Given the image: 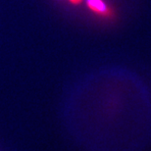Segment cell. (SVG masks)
<instances>
[{"label":"cell","mask_w":151,"mask_h":151,"mask_svg":"<svg viewBox=\"0 0 151 151\" xmlns=\"http://www.w3.org/2000/svg\"><path fill=\"white\" fill-rule=\"evenodd\" d=\"M71 3H73V4H78V3H80L81 0H69Z\"/></svg>","instance_id":"cell-2"},{"label":"cell","mask_w":151,"mask_h":151,"mask_svg":"<svg viewBox=\"0 0 151 151\" xmlns=\"http://www.w3.org/2000/svg\"><path fill=\"white\" fill-rule=\"evenodd\" d=\"M87 7L90 11L101 17H111L112 10L105 0H86Z\"/></svg>","instance_id":"cell-1"}]
</instances>
